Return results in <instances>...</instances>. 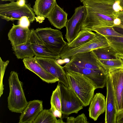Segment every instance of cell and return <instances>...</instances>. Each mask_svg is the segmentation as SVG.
Wrapping results in <instances>:
<instances>
[{"mask_svg":"<svg viewBox=\"0 0 123 123\" xmlns=\"http://www.w3.org/2000/svg\"><path fill=\"white\" fill-rule=\"evenodd\" d=\"M30 3L21 6L17 2L12 1L9 3L0 4V16L7 21L19 20L22 17H27L30 23L35 18L33 8Z\"/></svg>","mask_w":123,"mask_h":123,"instance_id":"4","label":"cell"},{"mask_svg":"<svg viewBox=\"0 0 123 123\" xmlns=\"http://www.w3.org/2000/svg\"><path fill=\"white\" fill-rule=\"evenodd\" d=\"M29 40L35 56L53 58L57 60L60 58V54L49 49L38 37L33 29L30 30Z\"/></svg>","mask_w":123,"mask_h":123,"instance_id":"13","label":"cell"},{"mask_svg":"<svg viewBox=\"0 0 123 123\" xmlns=\"http://www.w3.org/2000/svg\"><path fill=\"white\" fill-rule=\"evenodd\" d=\"M107 96L106 100L105 123H117L116 99L109 74L106 83Z\"/></svg>","mask_w":123,"mask_h":123,"instance_id":"14","label":"cell"},{"mask_svg":"<svg viewBox=\"0 0 123 123\" xmlns=\"http://www.w3.org/2000/svg\"><path fill=\"white\" fill-rule=\"evenodd\" d=\"M23 62L26 68L35 74L43 81L52 83L59 81L57 78L47 72L38 63L35 57L25 58Z\"/></svg>","mask_w":123,"mask_h":123,"instance_id":"15","label":"cell"},{"mask_svg":"<svg viewBox=\"0 0 123 123\" xmlns=\"http://www.w3.org/2000/svg\"><path fill=\"white\" fill-rule=\"evenodd\" d=\"M58 84L60 87L63 117L67 118L72 113H77L84 106V104L72 89L60 81Z\"/></svg>","mask_w":123,"mask_h":123,"instance_id":"5","label":"cell"},{"mask_svg":"<svg viewBox=\"0 0 123 123\" xmlns=\"http://www.w3.org/2000/svg\"><path fill=\"white\" fill-rule=\"evenodd\" d=\"M117 123H123V109L117 112Z\"/></svg>","mask_w":123,"mask_h":123,"instance_id":"33","label":"cell"},{"mask_svg":"<svg viewBox=\"0 0 123 123\" xmlns=\"http://www.w3.org/2000/svg\"><path fill=\"white\" fill-rule=\"evenodd\" d=\"M17 2L18 4L20 6H23L26 4L25 0H18Z\"/></svg>","mask_w":123,"mask_h":123,"instance_id":"35","label":"cell"},{"mask_svg":"<svg viewBox=\"0 0 123 123\" xmlns=\"http://www.w3.org/2000/svg\"><path fill=\"white\" fill-rule=\"evenodd\" d=\"M51 105V107L50 109L55 116L56 117H58L60 118H62V113L57 109L54 105Z\"/></svg>","mask_w":123,"mask_h":123,"instance_id":"32","label":"cell"},{"mask_svg":"<svg viewBox=\"0 0 123 123\" xmlns=\"http://www.w3.org/2000/svg\"><path fill=\"white\" fill-rule=\"evenodd\" d=\"M113 27L117 32L123 35V23H120L118 25H114Z\"/></svg>","mask_w":123,"mask_h":123,"instance_id":"34","label":"cell"},{"mask_svg":"<svg viewBox=\"0 0 123 123\" xmlns=\"http://www.w3.org/2000/svg\"><path fill=\"white\" fill-rule=\"evenodd\" d=\"M114 1H117L119 3L120 6L123 9V0H114Z\"/></svg>","mask_w":123,"mask_h":123,"instance_id":"36","label":"cell"},{"mask_svg":"<svg viewBox=\"0 0 123 123\" xmlns=\"http://www.w3.org/2000/svg\"><path fill=\"white\" fill-rule=\"evenodd\" d=\"M43 110L42 101L34 100L30 101L21 113L19 123H33Z\"/></svg>","mask_w":123,"mask_h":123,"instance_id":"16","label":"cell"},{"mask_svg":"<svg viewBox=\"0 0 123 123\" xmlns=\"http://www.w3.org/2000/svg\"><path fill=\"white\" fill-rule=\"evenodd\" d=\"M109 72L114 92L117 112L123 109V68L110 69Z\"/></svg>","mask_w":123,"mask_h":123,"instance_id":"12","label":"cell"},{"mask_svg":"<svg viewBox=\"0 0 123 123\" xmlns=\"http://www.w3.org/2000/svg\"><path fill=\"white\" fill-rule=\"evenodd\" d=\"M82 2L86 13L81 30L92 31L96 28L114 25L116 18L114 0H85Z\"/></svg>","mask_w":123,"mask_h":123,"instance_id":"1","label":"cell"},{"mask_svg":"<svg viewBox=\"0 0 123 123\" xmlns=\"http://www.w3.org/2000/svg\"><path fill=\"white\" fill-rule=\"evenodd\" d=\"M65 123L62 118L57 120L50 109L43 110L39 114L33 123Z\"/></svg>","mask_w":123,"mask_h":123,"instance_id":"24","label":"cell"},{"mask_svg":"<svg viewBox=\"0 0 123 123\" xmlns=\"http://www.w3.org/2000/svg\"><path fill=\"white\" fill-rule=\"evenodd\" d=\"M13 26L8 34V39L12 47L26 43L28 40L30 30L29 27H24L19 25Z\"/></svg>","mask_w":123,"mask_h":123,"instance_id":"17","label":"cell"},{"mask_svg":"<svg viewBox=\"0 0 123 123\" xmlns=\"http://www.w3.org/2000/svg\"><path fill=\"white\" fill-rule=\"evenodd\" d=\"M105 36L110 45L119 53L123 54V37Z\"/></svg>","mask_w":123,"mask_h":123,"instance_id":"26","label":"cell"},{"mask_svg":"<svg viewBox=\"0 0 123 123\" xmlns=\"http://www.w3.org/2000/svg\"><path fill=\"white\" fill-rule=\"evenodd\" d=\"M109 45L105 36L96 32V36L94 38L81 46L74 48L65 46L60 54V57L62 59L69 58L78 53L90 51Z\"/></svg>","mask_w":123,"mask_h":123,"instance_id":"8","label":"cell"},{"mask_svg":"<svg viewBox=\"0 0 123 123\" xmlns=\"http://www.w3.org/2000/svg\"><path fill=\"white\" fill-rule=\"evenodd\" d=\"M86 13L85 7L84 6H80L75 8L74 14L68 21L65 26L66 33L65 38L68 43L74 39L81 31Z\"/></svg>","mask_w":123,"mask_h":123,"instance_id":"9","label":"cell"},{"mask_svg":"<svg viewBox=\"0 0 123 123\" xmlns=\"http://www.w3.org/2000/svg\"><path fill=\"white\" fill-rule=\"evenodd\" d=\"M122 97L123 104V86L122 92Z\"/></svg>","mask_w":123,"mask_h":123,"instance_id":"38","label":"cell"},{"mask_svg":"<svg viewBox=\"0 0 123 123\" xmlns=\"http://www.w3.org/2000/svg\"><path fill=\"white\" fill-rule=\"evenodd\" d=\"M1 1H14L15 0H1Z\"/></svg>","mask_w":123,"mask_h":123,"instance_id":"37","label":"cell"},{"mask_svg":"<svg viewBox=\"0 0 123 123\" xmlns=\"http://www.w3.org/2000/svg\"><path fill=\"white\" fill-rule=\"evenodd\" d=\"M103 67L109 71L110 69L123 68V54L118 58L112 60L99 59Z\"/></svg>","mask_w":123,"mask_h":123,"instance_id":"25","label":"cell"},{"mask_svg":"<svg viewBox=\"0 0 123 123\" xmlns=\"http://www.w3.org/2000/svg\"><path fill=\"white\" fill-rule=\"evenodd\" d=\"M68 14L56 3L47 18L51 24L59 29L65 27L68 21Z\"/></svg>","mask_w":123,"mask_h":123,"instance_id":"20","label":"cell"},{"mask_svg":"<svg viewBox=\"0 0 123 123\" xmlns=\"http://www.w3.org/2000/svg\"><path fill=\"white\" fill-rule=\"evenodd\" d=\"M37 62L48 72L57 78L68 88H69L66 71L63 67L53 58L35 56Z\"/></svg>","mask_w":123,"mask_h":123,"instance_id":"11","label":"cell"},{"mask_svg":"<svg viewBox=\"0 0 123 123\" xmlns=\"http://www.w3.org/2000/svg\"><path fill=\"white\" fill-rule=\"evenodd\" d=\"M90 104L88 110L89 116L96 121L105 110V97L101 93H96L94 96Z\"/></svg>","mask_w":123,"mask_h":123,"instance_id":"19","label":"cell"},{"mask_svg":"<svg viewBox=\"0 0 123 123\" xmlns=\"http://www.w3.org/2000/svg\"><path fill=\"white\" fill-rule=\"evenodd\" d=\"M19 21V25L23 27H29L30 26V23L26 16L22 17Z\"/></svg>","mask_w":123,"mask_h":123,"instance_id":"31","label":"cell"},{"mask_svg":"<svg viewBox=\"0 0 123 123\" xmlns=\"http://www.w3.org/2000/svg\"><path fill=\"white\" fill-rule=\"evenodd\" d=\"M39 38L50 49L60 54L67 42L64 40L62 32L51 27L38 28L35 30Z\"/></svg>","mask_w":123,"mask_h":123,"instance_id":"6","label":"cell"},{"mask_svg":"<svg viewBox=\"0 0 123 123\" xmlns=\"http://www.w3.org/2000/svg\"><path fill=\"white\" fill-rule=\"evenodd\" d=\"M50 103L51 105H54L57 109L62 112L61 93L60 86L58 84L53 92Z\"/></svg>","mask_w":123,"mask_h":123,"instance_id":"27","label":"cell"},{"mask_svg":"<svg viewBox=\"0 0 123 123\" xmlns=\"http://www.w3.org/2000/svg\"><path fill=\"white\" fill-rule=\"evenodd\" d=\"M8 82L10 92L7 98L8 107L12 112L21 113L28 102L25 95L22 83L16 72L12 71L10 73Z\"/></svg>","mask_w":123,"mask_h":123,"instance_id":"3","label":"cell"},{"mask_svg":"<svg viewBox=\"0 0 123 123\" xmlns=\"http://www.w3.org/2000/svg\"><path fill=\"white\" fill-rule=\"evenodd\" d=\"M96 32L86 30H82L71 42L67 43L65 47L69 48H76L81 46L94 38Z\"/></svg>","mask_w":123,"mask_h":123,"instance_id":"21","label":"cell"},{"mask_svg":"<svg viewBox=\"0 0 123 123\" xmlns=\"http://www.w3.org/2000/svg\"><path fill=\"white\" fill-rule=\"evenodd\" d=\"M63 67L66 71L76 72L86 76L92 82L96 89L105 86L109 74V71L105 69H89L77 67L67 63Z\"/></svg>","mask_w":123,"mask_h":123,"instance_id":"7","label":"cell"},{"mask_svg":"<svg viewBox=\"0 0 123 123\" xmlns=\"http://www.w3.org/2000/svg\"><path fill=\"white\" fill-rule=\"evenodd\" d=\"M9 62V61L8 60L3 61L1 58H0V97L1 96L3 93L4 88L3 79L6 68Z\"/></svg>","mask_w":123,"mask_h":123,"instance_id":"29","label":"cell"},{"mask_svg":"<svg viewBox=\"0 0 123 123\" xmlns=\"http://www.w3.org/2000/svg\"><path fill=\"white\" fill-rule=\"evenodd\" d=\"M85 0H80L81 2H83Z\"/></svg>","mask_w":123,"mask_h":123,"instance_id":"39","label":"cell"},{"mask_svg":"<svg viewBox=\"0 0 123 123\" xmlns=\"http://www.w3.org/2000/svg\"><path fill=\"white\" fill-rule=\"evenodd\" d=\"M93 51L99 59H115L118 58L121 54L110 45L95 49Z\"/></svg>","mask_w":123,"mask_h":123,"instance_id":"22","label":"cell"},{"mask_svg":"<svg viewBox=\"0 0 123 123\" xmlns=\"http://www.w3.org/2000/svg\"><path fill=\"white\" fill-rule=\"evenodd\" d=\"M93 31L104 36L123 37V35L119 33L114 29L113 26H106L96 28Z\"/></svg>","mask_w":123,"mask_h":123,"instance_id":"28","label":"cell"},{"mask_svg":"<svg viewBox=\"0 0 123 123\" xmlns=\"http://www.w3.org/2000/svg\"><path fill=\"white\" fill-rule=\"evenodd\" d=\"M57 3L56 0H36L33 9L37 17V22L42 23L49 14Z\"/></svg>","mask_w":123,"mask_h":123,"instance_id":"18","label":"cell"},{"mask_svg":"<svg viewBox=\"0 0 123 123\" xmlns=\"http://www.w3.org/2000/svg\"><path fill=\"white\" fill-rule=\"evenodd\" d=\"M12 48L18 59H24L26 58L33 57L35 56L34 53L31 48L29 38L26 43L12 47Z\"/></svg>","mask_w":123,"mask_h":123,"instance_id":"23","label":"cell"},{"mask_svg":"<svg viewBox=\"0 0 123 123\" xmlns=\"http://www.w3.org/2000/svg\"><path fill=\"white\" fill-rule=\"evenodd\" d=\"M69 58L70 61L67 63L77 67L95 70L105 69L93 50L77 54Z\"/></svg>","mask_w":123,"mask_h":123,"instance_id":"10","label":"cell"},{"mask_svg":"<svg viewBox=\"0 0 123 123\" xmlns=\"http://www.w3.org/2000/svg\"><path fill=\"white\" fill-rule=\"evenodd\" d=\"M86 117L84 113H83L75 118L73 117H68L67 118V123H88Z\"/></svg>","mask_w":123,"mask_h":123,"instance_id":"30","label":"cell"},{"mask_svg":"<svg viewBox=\"0 0 123 123\" xmlns=\"http://www.w3.org/2000/svg\"><path fill=\"white\" fill-rule=\"evenodd\" d=\"M66 72L69 88L80 99L84 106L89 105L96 89L93 84L87 78L80 74L71 71Z\"/></svg>","mask_w":123,"mask_h":123,"instance_id":"2","label":"cell"}]
</instances>
